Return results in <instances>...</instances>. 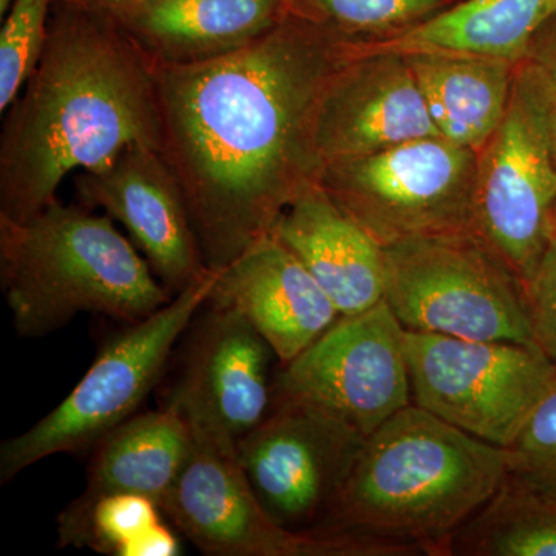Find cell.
I'll use <instances>...</instances> for the list:
<instances>
[{
  "label": "cell",
  "instance_id": "ba28073f",
  "mask_svg": "<svg viewBox=\"0 0 556 556\" xmlns=\"http://www.w3.org/2000/svg\"><path fill=\"white\" fill-rule=\"evenodd\" d=\"M477 155L473 230L526 283L552 240L556 153L543 97L525 60L506 116Z\"/></svg>",
  "mask_w": 556,
  "mask_h": 556
},
{
  "label": "cell",
  "instance_id": "603a6c76",
  "mask_svg": "<svg viewBox=\"0 0 556 556\" xmlns=\"http://www.w3.org/2000/svg\"><path fill=\"white\" fill-rule=\"evenodd\" d=\"M159 503L137 493L98 497L83 510L58 517V546L87 547L112 556H178V530L164 522Z\"/></svg>",
  "mask_w": 556,
  "mask_h": 556
},
{
  "label": "cell",
  "instance_id": "f546056e",
  "mask_svg": "<svg viewBox=\"0 0 556 556\" xmlns=\"http://www.w3.org/2000/svg\"><path fill=\"white\" fill-rule=\"evenodd\" d=\"M11 2L13 0H0V16H5L7 11H9Z\"/></svg>",
  "mask_w": 556,
  "mask_h": 556
},
{
  "label": "cell",
  "instance_id": "7c38bea8",
  "mask_svg": "<svg viewBox=\"0 0 556 556\" xmlns=\"http://www.w3.org/2000/svg\"><path fill=\"white\" fill-rule=\"evenodd\" d=\"M164 517L211 556H386L357 535L292 532L260 506L236 453L193 434L188 463L163 503Z\"/></svg>",
  "mask_w": 556,
  "mask_h": 556
},
{
  "label": "cell",
  "instance_id": "f1b7e54d",
  "mask_svg": "<svg viewBox=\"0 0 556 556\" xmlns=\"http://www.w3.org/2000/svg\"><path fill=\"white\" fill-rule=\"evenodd\" d=\"M65 2L76 3V5L87 7V9L104 11V13L115 14L119 11L137 5L142 0H65Z\"/></svg>",
  "mask_w": 556,
  "mask_h": 556
},
{
  "label": "cell",
  "instance_id": "4fadbf2b",
  "mask_svg": "<svg viewBox=\"0 0 556 556\" xmlns=\"http://www.w3.org/2000/svg\"><path fill=\"white\" fill-rule=\"evenodd\" d=\"M192 328L181 369L161 407L175 409L195 437L236 453L273 407L276 353L232 309L204 305Z\"/></svg>",
  "mask_w": 556,
  "mask_h": 556
},
{
  "label": "cell",
  "instance_id": "6da1fadb",
  "mask_svg": "<svg viewBox=\"0 0 556 556\" xmlns=\"http://www.w3.org/2000/svg\"><path fill=\"white\" fill-rule=\"evenodd\" d=\"M350 42L288 14L219 60L153 67L160 153L177 178L208 269L268 237L324 161L317 116Z\"/></svg>",
  "mask_w": 556,
  "mask_h": 556
},
{
  "label": "cell",
  "instance_id": "277c9868",
  "mask_svg": "<svg viewBox=\"0 0 556 556\" xmlns=\"http://www.w3.org/2000/svg\"><path fill=\"white\" fill-rule=\"evenodd\" d=\"M113 222L58 200L25 222L0 217V285L20 338L49 336L80 313L137 324L170 302Z\"/></svg>",
  "mask_w": 556,
  "mask_h": 556
},
{
  "label": "cell",
  "instance_id": "9c48e42d",
  "mask_svg": "<svg viewBox=\"0 0 556 556\" xmlns=\"http://www.w3.org/2000/svg\"><path fill=\"white\" fill-rule=\"evenodd\" d=\"M405 348L413 405L501 448L517 438L554 371L535 343L407 329Z\"/></svg>",
  "mask_w": 556,
  "mask_h": 556
},
{
  "label": "cell",
  "instance_id": "3957f363",
  "mask_svg": "<svg viewBox=\"0 0 556 556\" xmlns=\"http://www.w3.org/2000/svg\"><path fill=\"white\" fill-rule=\"evenodd\" d=\"M507 475L506 450L408 405L365 439L327 521L388 556H452L453 536Z\"/></svg>",
  "mask_w": 556,
  "mask_h": 556
},
{
  "label": "cell",
  "instance_id": "4dcf8cb0",
  "mask_svg": "<svg viewBox=\"0 0 556 556\" xmlns=\"http://www.w3.org/2000/svg\"><path fill=\"white\" fill-rule=\"evenodd\" d=\"M552 239L556 240V207L554 212V218H552Z\"/></svg>",
  "mask_w": 556,
  "mask_h": 556
},
{
  "label": "cell",
  "instance_id": "8fae6325",
  "mask_svg": "<svg viewBox=\"0 0 556 556\" xmlns=\"http://www.w3.org/2000/svg\"><path fill=\"white\" fill-rule=\"evenodd\" d=\"M365 439L321 409L273 402L236 456L260 506L278 526L313 532L327 521Z\"/></svg>",
  "mask_w": 556,
  "mask_h": 556
},
{
  "label": "cell",
  "instance_id": "5bb4252c",
  "mask_svg": "<svg viewBox=\"0 0 556 556\" xmlns=\"http://www.w3.org/2000/svg\"><path fill=\"white\" fill-rule=\"evenodd\" d=\"M75 186L83 206L127 229L170 294L206 276L185 195L159 149L130 146L102 169L80 172Z\"/></svg>",
  "mask_w": 556,
  "mask_h": 556
},
{
  "label": "cell",
  "instance_id": "30bf717a",
  "mask_svg": "<svg viewBox=\"0 0 556 556\" xmlns=\"http://www.w3.org/2000/svg\"><path fill=\"white\" fill-rule=\"evenodd\" d=\"M401 321L386 300L342 316L274 376L273 402H298L368 438L413 404Z\"/></svg>",
  "mask_w": 556,
  "mask_h": 556
},
{
  "label": "cell",
  "instance_id": "4316f807",
  "mask_svg": "<svg viewBox=\"0 0 556 556\" xmlns=\"http://www.w3.org/2000/svg\"><path fill=\"white\" fill-rule=\"evenodd\" d=\"M525 289L533 343L556 367V240L548 243Z\"/></svg>",
  "mask_w": 556,
  "mask_h": 556
},
{
  "label": "cell",
  "instance_id": "52a82bcc",
  "mask_svg": "<svg viewBox=\"0 0 556 556\" xmlns=\"http://www.w3.org/2000/svg\"><path fill=\"white\" fill-rule=\"evenodd\" d=\"M478 155L442 137L325 164L320 185L380 247L473 229Z\"/></svg>",
  "mask_w": 556,
  "mask_h": 556
},
{
  "label": "cell",
  "instance_id": "7402d4cb",
  "mask_svg": "<svg viewBox=\"0 0 556 556\" xmlns=\"http://www.w3.org/2000/svg\"><path fill=\"white\" fill-rule=\"evenodd\" d=\"M452 556H556V492L506 475L495 495L457 530Z\"/></svg>",
  "mask_w": 556,
  "mask_h": 556
},
{
  "label": "cell",
  "instance_id": "d6986e66",
  "mask_svg": "<svg viewBox=\"0 0 556 556\" xmlns=\"http://www.w3.org/2000/svg\"><path fill=\"white\" fill-rule=\"evenodd\" d=\"M556 14V0H457L422 24L375 42H351L354 60L379 53H450L519 62Z\"/></svg>",
  "mask_w": 556,
  "mask_h": 556
},
{
  "label": "cell",
  "instance_id": "83f0119b",
  "mask_svg": "<svg viewBox=\"0 0 556 556\" xmlns=\"http://www.w3.org/2000/svg\"><path fill=\"white\" fill-rule=\"evenodd\" d=\"M522 60L532 70L543 97L556 153V14L533 36Z\"/></svg>",
  "mask_w": 556,
  "mask_h": 556
},
{
  "label": "cell",
  "instance_id": "7a4b0ae2",
  "mask_svg": "<svg viewBox=\"0 0 556 556\" xmlns=\"http://www.w3.org/2000/svg\"><path fill=\"white\" fill-rule=\"evenodd\" d=\"M0 135V217L25 222L73 172L102 169L127 148L160 150L152 64L104 11L56 0L36 68Z\"/></svg>",
  "mask_w": 556,
  "mask_h": 556
},
{
  "label": "cell",
  "instance_id": "d4e9b609",
  "mask_svg": "<svg viewBox=\"0 0 556 556\" xmlns=\"http://www.w3.org/2000/svg\"><path fill=\"white\" fill-rule=\"evenodd\" d=\"M56 0H13L0 31V113H5L36 68Z\"/></svg>",
  "mask_w": 556,
  "mask_h": 556
},
{
  "label": "cell",
  "instance_id": "ffe728a7",
  "mask_svg": "<svg viewBox=\"0 0 556 556\" xmlns=\"http://www.w3.org/2000/svg\"><path fill=\"white\" fill-rule=\"evenodd\" d=\"M192 447V430L175 409L138 413L94 445L86 490L65 508L83 510L115 493H137L163 507Z\"/></svg>",
  "mask_w": 556,
  "mask_h": 556
},
{
  "label": "cell",
  "instance_id": "8992f818",
  "mask_svg": "<svg viewBox=\"0 0 556 556\" xmlns=\"http://www.w3.org/2000/svg\"><path fill=\"white\" fill-rule=\"evenodd\" d=\"M217 270L175 294L102 348L67 397L27 431L0 447V481L61 453L93 448L110 431L138 415L160 382L179 339L206 305Z\"/></svg>",
  "mask_w": 556,
  "mask_h": 556
},
{
  "label": "cell",
  "instance_id": "ac0fdd59",
  "mask_svg": "<svg viewBox=\"0 0 556 556\" xmlns=\"http://www.w3.org/2000/svg\"><path fill=\"white\" fill-rule=\"evenodd\" d=\"M288 14L287 0H142L112 16L152 67H175L236 53Z\"/></svg>",
  "mask_w": 556,
  "mask_h": 556
},
{
  "label": "cell",
  "instance_id": "2e32d148",
  "mask_svg": "<svg viewBox=\"0 0 556 556\" xmlns=\"http://www.w3.org/2000/svg\"><path fill=\"white\" fill-rule=\"evenodd\" d=\"M206 305L247 318L280 365L294 361L342 317L316 278L270 233L217 270Z\"/></svg>",
  "mask_w": 556,
  "mask_h": 556
},
{
  "label": "cell",
  "instance_id": "cb8c5ba5",
  "mask_svg": "<svg viewBox=\"0 0 556 556\" xmlns=\"http://www.w3.org/2000/svg\"><path fill=\"white\" fill-rule=\"evenodd\" d=\"M457 0H287L289 14L353 42H375L422 24Z\"/></svg>",
  "mask_w": 556,
  "mask_h": 556
},
{
  "label": "cell",
  "instance_id": "e0dca14e",
  "mask_svg": "<svg viewBox=\"0 0 556 556\" xmlns=\"http://www.w3.org/2000/svg\"><path fill=\"white\" fill-rule=\"evenodd\" d=\"M270 236L316 278L342 316L372 308L386 294V260L378 241L331 199L320 182L292 201Z\"/></svg>",
  "mask_w": 556,
  "mask_h": 556
},
{
  "label": "cell",
  "instance_id": "44dd1931",
  "mask_svg": "<svg viewBox=\"0 0 556 556\" xmlns=\"http://www.w3.org/2000/svg\"><path fill=\"white\" fill-rule=\"evenodd\" d=\"M402 56L441 137L482 150L506 116L518 62L450 53Z\"/></svg>",
  "mask_w": 556,
  "mask_h": 556
},
{
  "label": "cell",
  "instance_id": "5b68a950",
  "mask_svg": "<svg viewBox=\"0 0 556 556\" xmlns=\"http://www.w3.org/2000/svg\"><path fill=\"white\" fill-rule=\"evenodd\" d=\"M383 260V300L405 329L533 343L525 283L473 229L399 241Z\"/></svg>",
  "mask_w": 556,
  "mask_h": 556
},
{
  "label": "cell",
  "instance_id": "484cf974",
  "mask_svg": "<svg viewBox=\"0 0 556 556\" xmlns=\"http://www.w3.org/2000/svg\"><path fill=\"white\" fill-rule=\"evenodd\" d=\"M506 450L507 473L556 492V367L521 430Z\"/></svg>",
  "mask_w": 556,
  "mask_h": 556
},
{
  "label": "cell",
  "instance_id": "9a60e30c",
  "mask_svg": "<svg viewBox=\"0 0 556 556\" xmlns=\"http://www.w3.org/2000/svg\"><path fill=\"white\" fill-rule=\"evenodd\" d=\"M427 137L441 134L402 54H368L348 62L318 110L317 149L324 164Z\"/></svg>",
  "mask_w": 556,
  "mask_h": 556
}]
</instances>
